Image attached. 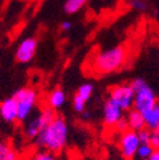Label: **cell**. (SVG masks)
Masks as SVG:
<instances>
[{"instance_id":"obj_1","label":"cell","mask_w":159,"mask_h":160,"mask_svg":"<svg viewBox=\"0 0 159 160\" xmlns=\"http://www.w3.org/2000/svg\"><path fill=\"white\" fill-rule=\"evenodd\" d=\"M68 138L69 126L66 121L60 116H55V118L36 137V142L39 148L55 154L66 146Z\"/></svg>"},{"instance_id":"obj_2","label":"cell","mask_w":159,"mask_h":160,"mask_svg":"<svg viewBox=\"0 0 159 160\" xmlns=\"http://www.w3.org/2000/svg\"><path fill=\"white\" fill-rule=\"evenodd\" d=\"M126 50L122 46H115L112 48L103 50L98 52L93 61H92V68L94 72L97 74H111L121 69V66L126 61Z\"/></svg>"},{"instance_id":"obj_3","label":"cell","mask_w":159,"mask_h":160,"mask_svg":"<svg viewBox=\"0 0 159 160\" xmlns=\"http://www.w3.org/2000/svg\"><path fill=\"white\" fill-rule=\"evenodd\" d=\"M55 116H56L55 111L51 109L50 107H44L37 113H32L31 117L24 121V126H23L24 136L29 140L36 138L39 135V132L55 118Z\"/></svg>"},{"instance_id":"obj_4","label":"cell","mask_w":159,"mask_h":160,"mask_svg":"<svg viewBox=\"0 0 159 160\" xmlns=\"http://www.w3.org/2000/svg\"><path fill=\"white\" fill-rule=\"evenodd\" d=\"M134 90V109L144 112L156 104V95L151 87L143 79H135L130 84Z\"/></svg>"},{"instance_id":"obj_5","label":"cell","mask_w":159,"mask_h":160,"mask_svg":"<svg viewBox=\"0 0 159 160\" xmlns=\"http://www.w3.org/2000/svg\"><path fill=\"white\" fill-rule=\"evenodd\" d=\"M13 98L17 102L18 109V121L24 122L27 118L33 113L37 102H38V93L32 88H22L14 93Z\"/></svg>"},{"instance_id":"obj_6","label":"cell","mask_w":159,"mask_h":160,"mask_svg":"<svg viewBox=\"0 0 159 160\" xmlns=\"http://www.w3.org/2000/svg\"><path fill=\"white\" fill-rule=\"evenodd\" d=\"M110 101L122 111H130L134 107V90L130 84H118L110 89Z\"/></svg>"},{"instance_id":"obj_7","label":"cell","mask_w":159,"mask_h":160,"mask_svg":"<svg viewBox=\"0 0 159 160\" xmlns=\"http://www.w3.org/2000/svg\"><path fill=\"white\" fill-rule=\"evenodd\" d=\"M139 145H140V141H139L135 131L127 130L121 133L118 148H120V152L125 160H132L135 158Z\"/></svg>"},{"instance_id":"obj_8","label":"cell","mask_w":159,"mask_h":160,"mask_svg":"<svg viewBox=\"0 0 159 160\" xmlns=\"http://www.w3.org/2000/svg\"><path fill=\"white\" fill-rule=\"evenodd\" d=\"M37 46H38V43H37V39L34 37H28V38L23 39L17 47L15 60L21 64L31 62L33 60V57H34V55H36Z\"/></svg>"},{"instance_id":"obj_9","label":"cell","mask_w":159,"mask_h":160,"mask_svg":"<svg viewBox=\"0 0 159 160\" xmlns=\"http://www.w3.org/2000/svg\"><path fill=\"white\" fill-rule=\"evenodd\" d=\"M124 117V111L116 106L112 101L107 99L103 104V123L107 127H115L116 123Z\"/></svg>"},{"instance_id":"obj_10","label":"cell","mask_w":159,"mask_h":160,"mask_svg":"<svg viewBox=\"0 0 159 160\" xmlns=\"http://www.w3.org/2000/svg\"><path fill=\"white\" fill-rule=\"evenodd\" d=\"M0 118L7 123H14L15 121H18L17 102L13 97L0 103Z\"/></svg>"},{"instance_id":"obj_11","label":"cell","mask_w":159,"mask_h":160,"mask_svg":"<svg viewBox=\"0 0 159 160\" xmlns=\"http://www.w3.org/2000/svg\"><path fill=\"white\" fill-rule=\"evenodd\" d=\"M143 117H144L145 128H148L150 131L159 128V104L156 103L151 108L144 111Z\"/></svg>"},{"instance_id":"obj_12","label":"cell","mask_w":159,"mask_h":160,"mask_svg":"<svg viewBox=\"0 0 159 160\" xmlns=\"http://www.w3.org/2000/svg\"><path fill=\"white\" fill-rule=\"evenodd\" d=\"M65 102H66V94L60 88L54 89L47 97V107H50L54 111L60 109L65 104Z\"/></svg>"},{"instance_id":"obj_13","label":"cell","mask_w":159,"mask_h":160,"mask_svg":"<svg viewBox=\"0 0 159 160\" xmlns=\"http://www.w3.org/2000/svg\"><path fill=\"white\" fill-rule=\"evenodd\" d=\"M125 118H126L127 125H129V130H131V131L137 132L139 130H141V128L145 127L143 113L136 111V109H134V108L127 111V116Z\"/></svg>"},{"instance_id":"obj_14","label":"cell","mask_w":159,"mask_h":160,"mask_svg":"<svg viewBox=\"0 0 159 160\" xmlns=\"http://www.w3.org/2000/svg\"><path fill=\"white\" fill-rule=\"evenodd\" d=\"M0 160H19L18 151L7 140H0Z\"/></svg>"},{"instance_id":"obj_15","label":"cell","mask_w":159,"mask_h":160,"mask_svg":"<svg viewBox=\"0 0 159 160\" xmlns=\"http://www.w3.org/2000/svg\"><path fill=\"white\" fill-rule=\"evenodd\" d=\"M87 2L88 0H66L64 4V10L68 14H75L87 4Z\"/></svg>"},{"instance_id":"obj_16","label":"cell","mask_w":159,"mask_h":160,"mask_svg":"<svg viewBox=\"0 0 159 160\" xmlns=\"http://www.w3.org/2000/svg\"><path fill=\"white\" fill-rule=\"evenodd\" d=\"M93 90H94L93 84H90V83H84V84H82L80 87L78 88V90H76L75 94H76L79 98H82L84 102H88L89 99L92 98V95H93Z\"/></svg>"},{"instance_id":"obj_17","label":"cell","mask_w":159,"mask_h":160,"mask_svg":"<svg viewBox=\"0 0 159 160\" xmlns=\"http://www.w3.org/2000/svg\"><path fill=\"white\" fill-rule=\"evenodd\" d=\"M153 148L149 145V144H140L137 148V151H136V155L139 159H141V160H145V159H149L151 152H153Z\"/></svg>"},{"instance_id":"obj_18","label":"cell","mask_w":159,"mask_h":160,"mask_svg":"<svg viewBox=\"0 0 159 160\" xmlns=\"http://www.w3.org/2000/svg\"><path fill=\"white\" fill-rule=\"evenodd\" d=\"M29 160H57V158H56L55 154L51 152V151L41 150V151L34 152Z\"/></svg>"},{"instance_id":"obj_19","label":"cell","mask_w":159,"mask_h":160,"mask_svg":"<svg viewBox=\"0 0 159 160\" xmlns=\"http://www.w3.org/2000/svg\"><path fill=\"white\" fill-rule=\"evenodd\" d=\"M85 106H87V102H84L82 98H79V97L75 94L74 98H73V107H74V111L78 112V113H84Z\"/></svg>"},{"instance_id":"obj_20","label":"cell","mask_w":159,"mask_h":160,"mask_svg":"<svg viewBox=\"0 0 159 160\" xmlns=\"http://www.w3.org/2000/svg\"><path fill=\"white\" fill-rule=\"evenodd\" d=\"M136 135H137V138H139V141H140V144H149L151 131L144 127V128H141V130H139V131L136 132Z\"/></svg>"},{"instance_id":"obj_21","label":"cell","mask_w":159,"mask_h":160,"mask_svg":"<svg viewBox=\"0 0 159 160\" xmlns=\"http://www.w3.org/2000/svg\"><path fill=\"white\" fill-rule=\"evenodd\" d=\"M129 4L132 9L139 10V12H144L148 8V3L145 0H129Z\"/></svg>"},{"instance_id":"obj_22","label":"cell","mask_w":159,"mask_h":160,"mask_svg":"<svg viewBox=\"0 0 159 160\" xmlns=\"http://www.w3.org/2000/svg\"><path fill=\"white\" fill-rule=\"evenodd\" d=\"M149 145H150L154 150H159V128H156V130H153V131H151Z\"/></svg>"},{"instance_id":"obj_23","label":"cell","mask_w":159,"mask_h":160,"mask_svg":"<svg viewBox=\"0 0 159 160\" xmlns=\"http://www.w3.org/2000/svg\"><path fill=\"white\" fill-rule=\"evenodd\" d=\"M116 130L118 131V132H125V131H127L129 130V125H127V121H126V118L125 117H122L120 121H118L117 123H116Z\"/></svg>"},{"instance_id":"obj_24","label":"cell","mask_w":159,"mask_h":160,"mask_svg":"<svg viewBox=\"0 0 159 160\" xmlns=\"http://www.w3.org/2000/svg\"><path fill=\"white\" fill-rule=\"evenodd\" d=\"M71 27H73V24H71L70 21H64V22H61V24H60V28H61L63 31H69V29H71Z\"/></svg>"},{"instance_id":"obj_25","label":"cell","mask_w":159,"mask_h":160,"mask_svg":"<svg viewBox=\"0 0 159 160\" xmlns=\"http://www.w3.org/2000/svg\"><path fill=\"white\" fill-rule=\"evenodd\" d=\"M149 159L150 160H159V150H153V152H151Z\"/></svg>"},{"instance_id":"obj_26","label":"cell","mask_w":159,"mask_h":160,"mask_svg":"<svg viewBox=\"0 0 159 160\" xmlns=\"http://www.w3.org/2000/svg\"><path fill=\"white\" fill-rule=\"evenodd\" d=\"M145 160H150V159H145Z\"/></svg>"}]
</instances>
